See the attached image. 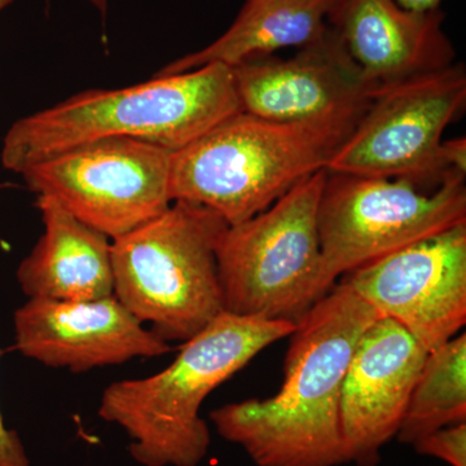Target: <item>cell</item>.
I'll use <instances>...</instances> for the list:
<instances>
[{
    "label": "cell",
    "instance_id": "1",
    "mask_svg": "<svg viewBox=\"0 0 466 466\" xmlns=\"http://www.w3.org/2000/svg\"><path fill=\"white\" fill-rule=\"evenodd\" d=\"M380 317L348 284L334 285L290 334L280 391L214 410L218 434L257 466L345 464L343 379L361 334Z\"/></svg>",
    "mask_w": 466,
    "mask_h": 466
},
{
    "label": "cell",
    "instance_id": "2",
    "mask_svg": "<svg viewBox=\"0 0 466 466\" xmlns=\"http://www.w3.org/2000/svg\"><path fill=\"white\" fill-rule=\"evenodd\" d=\"M242 112L232 67L208 66L118 90H87L23 116L3 139L5 170L96 140L126 137L177 152Z\"/></svg>",
    "mask_w": 466,
    "mask_h": 466
},
{
    "label": "cell",
    "instance_id": "3",
    "mask_svg": "<svg viewBox=\"0 0 466 466\" xmlns=\"http://www.w3.org/2000/svg\"><path fill=\"white\" fill-rule=\"evenodd\" d=\"M296 325L223 311L184 342L173 363L139 380L113 382L99 416L130 438L131 458L143 466H198L210 447L202 403L260 351L289 337Z\"/></svg>",
    "mask_w": 466,
    "mask_h": 466
},
{
    "label": "cell",
    "instance_id": "4",
    "mask_svg": "<svg viewBox=\"0 0 466 466\" xmlns=\"http://www.w3.org/2000/svg\"><path fill=\"white\" fill-rule=\"evenodd\" d=\"M359 118L278 122L238 113L171 153V201L201 205L238 225L327 170Z\"/></svg>",
    "mask_w": 466,
    "mask_h": 466
},
{
    "label": "cell",
    "instance_id": "5",
    "mask_svg": "<svg viewBox=\"0 0 466 466\" xmlns=\"http://www.w3.org/2000/svg\"><path fill=\"white\" fill-rule=\"evenodd\" d=\"M228 223L186 201L112 241L113 296L164 341L186 342L225 311L217 248Z\"/></svg>",
    "mask_w": 466,
    "mask_h": 466
},
{
    "label": "cell",
    "instance_id": "6",
    "mask_svg": "<svg viewBox=\"0 0 466 466\" xmlns=\"http://www.w3.org/2000/svg\"><path fill=\"white\" fill-rule=\"evenodd\" d=\"M327 177L319 171L262 213L227 227L217 248L226 312L297 325L329 293L318 227Z\"/></svg>",
    "mask_w": 466,
    "mask_h": 466
},
{
    "label": "cell",
    "instance_id": "7",
    "mask_svg": "<svg viewBox=\"0 0 466 466\" xmlns=\"http://www.w3.org/2000/svg\"><path fill=\"white\" fill-rule=\"evenodd\" d=\"M465 223V175L426 195L406 180L328 173L318 216L324 287Z\"/></svg>",
    "mask_w": 466,
    "mask_h": 466
},
{
    "label": "cell",
    "instance_id": "8",
    "mask_svg": "<svg viewBox=\"0 0 466 466\" xmlns=\"http://www.w3.org/2000/svg\"><path fill=\"white\" fill-rule=\"evenodd\" d=\"M465 103L462 64L380 85L328 173L401 179L419 189L440 187L452 174L441 156V137Z\"/></svg>",
    "mask_w": 466,
    "mask_h": 466
},
{
    "label": "cell",
    "instance_id": "9",
    "mask_svg": "<svg viewBox=\"0 0 466 466\" xmlns=\"http://www.w3.org/2000/svg\"><path fill=\"white\" fill-rule=\"evenodd\" d=\"M170 150L113 137L82 144L21 171L27 188L54 198L115 240L171 205Z\"/></svg>",
    "mask_w": 466,
    "mask_h": 466
},
{
    "label": "cell",
    "instance_id": "10",
    "mask_svg": "<svg viewBox=\"0 0 466 466\" xmlns=\"http://www.w3.org/2000/svg\"><path fill=\"white\" fill-rule=\"evenodd\" d=\"M383 318L406 328L426 352L466 324V223L342 276Z\"/></svg>",
    "mask_w": 466,
    "mask_h": 466
},
{
    "label": "cell",
    "instance_id": "11",
    "mask_svg": "<svg viewBox=\"0 0 466 466\" xmlns=\"http://www.w3.org/2000/svg\"><path fill=\"white\" fill-rule=\"evenodd\" d=\"M242 112L268 121L359 118L379 85L329 26L290 58H254L232 67Z\"/></svg>",
    "mask_w": 466,
    "mask_h": 466
},
{
    "label": "cell",
    "instance_id": "12",
    "mask_svg": "<svg viewBox=\"0 0 466 466\" xmlns=\"http://www.w3.org/2000/svg\"><path fill=\"white\" fill-rule=\"evenodd\" d=\"M428 354L390 318L380 317L364 330L339 401L345 464L379 465L383 446L397 438Z\"/></svg>",
    "mask_w": 466,
    "mask_h": 466
},
{
    "label": "cell",
    "instance_id": "13",
    "mask_svg": "<svg viewBox=\"0 0 466 466\" xmlns=\"http://www.w3.org/2000/svg\"><path fill=\"white\" fill-rule=\"evenodd\" d=\"M14 327L24 357L73 373L162 357L173 350L115 296L90 302L29 299L15 312Z\"/></svg>",
    "mask_w": 466,
    "mask_h": 466
},
{
    "label": "cell",
    "instance_id": "14",
    "mask_svg": "<svg viewBox=\"0 0 466 466\" xmlns=\"http://www.w3.org/2000/svg\"><path fill=\"white\" fill-rule=\"evenodd\" d=\"M441 9L415 12L397 0H330L327 25L376 85L452 66Z\"/></svg>",
    "mask_w": 466,
    "mask_h": 466
},
{
    "label": "cell",
    "instance_id": "15",
    "mask_svg": "<svg viewBox=\"0 0 466 466\" xmlns=\"http://www.w3.org/2000/svg\"><path fill=\"white\" fill-rule=\"evenodd\" d=\"M45 232L18 266L16 278L29 299L90 302L113 296L112 242L66 211L38 196Z\"/></svg>",
    "mask_w": 466,
    "mask_h": 466
},
{
    "label": "cell",
    "instance_id": "16",
    "mask_svg": "<svg viewBox=\"0 0 466 466\" xmlns=\"http://www.w3.org/2000/svg\"><path fill=\"white\" fill-rule=\"evenodd\" d=\"M329 5L330 0H245L219 38L202 50L171 61L155 76L180 75L208 64L233 67L271 56L283 48L303 47L327 30Z\"/></svg>",
    "mask_w": 466,
    "mask_h": 466
},
{
    "label": "cell",
    "instance_id": "17",
    "mask_svg": "<svg viewBox=\"0 0 466 466\" xmlns=\"http://www.w3.org/2000/svg\"><path fill=\"white\" fill-rule=\"evenodd\" d=\"M466 422V334L429 352L397 438L413 444L446 426Z\"/></svg>",
    "mask_w": 466,
    "mask_h": 466
},
{
    "label": "cell",
    "instance_id": "18",
    "mask_svg": "<svg viewBox=\"0 0 466 466\" xmlns=\"http://www.w3.org/2000/svg\"><path fill=\"white\" fill-rule=\"evenodd\" d=\"M412 446L420 455L440 459L451 466H466V422L438 429Z\"/></svg>",
    "mask_w": 466,
    "mask_h": 466
},
{
    "label": "cell",
    "instance_id": "19",
    "mask_svg": "<svg viewBox=\"0 0 466 466\" xmlns=\"http://www.w3.org/2000/svg\"><path fill=\"white\" fill-rule=\"evenodd\" d=\"M3 351L0 349V358ZM0 466H30L25 447L16 431L8 429L0 410Z\"/></svg>",
    "mask_w": 466,
    "mask_h": 466
},
{
    "label": "cell",
    "instance_id": "20",
    "mask_svg": "<svg viewBox=\"0 0 466 466\" xmlns=\"http://www.w3.org/2000/svg\"><path fill=\"white\" fill-rule=\"evenodd\" d=\"M441 156L444 165L451 173H466V139L465 137L446 140L441 143Z\"/></svg>",
    "mask_w": 466,
    "mask_h": 466
},
{
    "label": "cell",
    "instance_id": "21",
    "mask_svg": "<svg viewBox=\"0 0 466 466\" xmlns=\"http://www.w3.org/2000/svg\"><path fill=\"white\" fill-rule=\"evenodd\" d=\"M401 7L415 12H431L441 9V0H397Z\"/></svg>",
    "mask_w": 466,
    "mask_h": 466
},
{
    "label": "cell",
    "instance_id": "22",
    "mask_svg": "<svg viewBox=\"0 0 466 466\" xmlns=\"http://www.w3.org/2000/svg\"><path fill=\"white\" fill-rule=\"evenodd\" d=\"M88 3L96 9L97 12H100L101 16H106V12H108L109 7V0H87Z\"/></svg>",
    "mask_w": 466,
    "mask_h": 466
},
{
    "label": "cell",
    "instance_id": "23",
    "mask_svg": "<svg viewBox=\"0 0 466 466\" xmlns=\"http://www.w3.org/2000/svg\"><path fill=\"white\" fill-rule=\"evenodd\" d=\"M11 3H14V0H0V12L5 11Z\"/></svg>",
    "mask_w": 466,
    "mask_h": 466
}]
</instances>
